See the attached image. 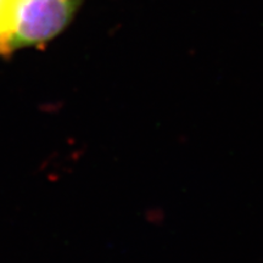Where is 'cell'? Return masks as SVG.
Here are the masks:
<instances>
[{
    "label": "cell",
    "instance_id": "1",
    "mask_svg": "<svg viewBox=\"0 0 263 263\" xmlns=\"http://www.w3.org/2000/svg\"><path fill=\"white\" fill-rule=\"evenodd\" d=\"M82 0H0V57L44 44L67 27Z\"/></svg>",
    "mask_w": 263,
    "mask_h": 263
}]
</instances>
